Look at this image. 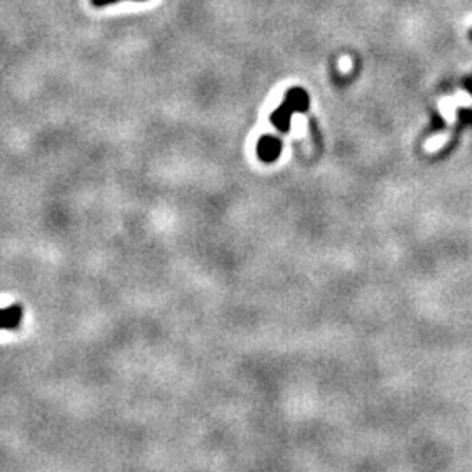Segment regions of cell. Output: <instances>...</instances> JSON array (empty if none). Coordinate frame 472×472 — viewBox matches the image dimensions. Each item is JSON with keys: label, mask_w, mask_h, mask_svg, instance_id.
Wrapping results in <instances>:
<instances>
[{"label": "cell", "mask_w": 472, "mask_h": 472, "mask_svg": "<svg viewBox=\"0 0 472 472\" xmlns=\"http://www.w3.org/2000/svg\"><path fill=\"white\" fill-rule=\"evenodd\" d=\"M114 2H121V0H91V4H93L95 7H104V6H109V4H114Z\"/></svg>", "instance_id": "4"}, {"label": "cell", "mask_w": 472, "mask_h": 472, "mask_svg": "<svg viewBox=\"0 0 472 472\" xmlns=\"http://www.w3.org/2000/svg\"><path fill=\"white\" fill-rule=\"evenodd\" d=\"M23 319V310L21 306L14 305L9 308L0 310V329H16Z\"/></svg>", "instance_id": "2"}, {"label": "cell", "mask_w": 472, "mask_h": 472, "mask_svg": "<svg viewBox=\"0 0 472 472\" xmlns=\"http://www.w3.org/2000/svg\"><path fill=\"white\" fill-rule=\"evenodd\" d=\"M257 153H259V156L263 158L264 161L275 160V158L278 156V153H280V142L271 139V137H264V139L259 142Z\"/></svg>", "instance_id": "3"}, {"label": "cell", "mask_w": 472, "mask_h": 472, "mask_svg": "<svg viewBox=\"0 0 472 472\" xmlns=\"http://www.w3.org/2000/svg\"><path fill=\"white\" fill-rule=\"evenodd\" d=\"M306 104H308V98L303 91L294 90L287 98H285V104L277 114L273 116V121L278 128H287L289 125V116L292 114L294 111H301V109H306Z\"/></svg>", "instance_id": "1"}]
</instances>
